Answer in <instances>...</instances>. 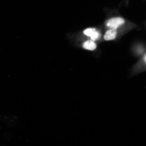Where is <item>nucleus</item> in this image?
<instances>
[{
    "mask_svg": "<svg viewBox=\"0 0 146 146\" xmlns=\"http://www.w3.org/2000/svg\"><path fill=\"white\" fill-rule=\"evenodd\" d=\"M124 23L125 21L122 18L120 17L112 18L108 21L107 26L110 29L116 30Z\"/></svg>",
    "mask_w": 146,
    "mask_h": 146,
    "instance_id": "f257e3e1",
    "label": "nucleus"
},
{
    "mask_svg": "<svg viewBox=\"0 0 146 146\" xmlns=\"http://www.w3.org/2000/svg\"><path fill=\"white\" fill-rule=\"evenodd\" d=\"M84 33L87 36H90L91 40L93 41H96L98 39L100 36L99 33L94 29H86L84 31Z\"/></svg>",
    "mask_w": 146,
    "mask_h": 146,
    "instance_id": "f03ea898",
    "label": "nucleus"
},
{
    "mask_svg": "<svg viewBox=\"0 0 146 146\" xmlns=\"http://www.w3.org/2000/svg\"><path fill=\"white\" fill-rule=\"evenodd\" d=\"M117 34V32L116 30L111 29L106 32L104 36V39L107 41L113 40L116 38Z\"/></svg>",
    "mask_w": 146,
    "mask_h": 146,
    "instance_id": "7ed1b4c3",
    "label": "nucleus"
},
{
    "mask_svg": "<svg viewBox=\"0 0 146 146\" xmlns=\"http://www.w3.org/2000/svg\"><path fill=\"white\" fill-rule=\"evenodd\" d=\"M83 47L85 49L92 51L96 48L97 45L92 40H88L84 43Z\"/></svg>",
    "mask_w": 146,
    "mask_h": 146,
    "instance_id": "20e7f679",
    "label": "nucleus"
},
{
    "mask_svg": "<svg viewBox=\"0 0 146 146\" xmlns=\"http://www.w3.org/2000/svg\"><path fill=\"white\" fill-rule=\"evenodd\" d=\"M145 62H146V54L145 55Z\"/></svg>",
    "mask_w": 146,
    "mask_h": 146,
    "instance_id": "39448f33",
    "label": "nucleus"
}]
</instances>
